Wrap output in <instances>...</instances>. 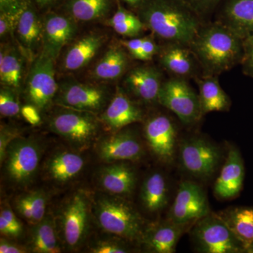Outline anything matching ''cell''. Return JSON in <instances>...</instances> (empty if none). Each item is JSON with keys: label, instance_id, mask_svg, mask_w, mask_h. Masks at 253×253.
Wrapping results in <instances>:
<instances>
[{"label": "cell", "instance_id": "5", "mask_svg": "<svg viewBox=\"0 0 253 253\" xmlns=\"http://www.w3.org/2000/svg\"><path fill=\"white\" fill-rule=\"evenodd\" d=\"M158 103L174 113L185 125L197 122L203 116L199 94L185 78L172 77L163 82Z\"/></svg>", "mask_w": 253, "mask_h": 253}, {"label": "cell", "instance_id": "25", "mask_svg": "<svg viewBox=\"0 0 253 253\" xmlns=\"http://www.w3.org/2000/svg\"><path fill=\"white\" fill-rule=\"evenodd\" d=\"M104 42V38L97 34L88 35L78 40L68 49L63 59L66 71H77L84 67L94 57Z\"/></svg>", "mask_w": 253, "mask_h": 253}, {"label": "cell", "instance_id": "31", "mask_svg": "<svg viewBox=\"0 0 253 253\" xmlns=\"http://www.w3.org/2000/svg\"><path fill=\"white\" fill-rule=\"evenodd\" d=\"M31 247L33 252L56 253L61 251L54 219L46 216L35 225L31 236Z\"/></svg>", "mask_w": 253, "mask_h": 253}, {"label": "cell", "instance_id": "14", "mask_svg": "<svg viewBox=\"0 0 253 253\" xmlns=\"http://www.w3.org/2000/svg\"><path fill=\"white\" fill-rule=\"evenodd\" d=\"M244 178L245 168L242 156L236 148H231L214 183V196L223 201L235 199L242 191Z\"/></svg>", "mask_w": 253, "mask_h": 253}, {"label": "cell", "instance_id": "34", "mask_svg": "<svg viewBox=\"0 0 253 253\" xmlns=\"http://www.w3.org/2000/svg\"><path fill=\"white\" fill-rule=\"evenodd\" d=\"M108 24L121 36L134 38L140 34L145 27L139 16L120 6Z\"/></svg>", "mask_w": 253, "mask_h": 253}, {"label": "cell", "instance_id": "20", "mask_svg": "<svg viewBox=\"0 0 253 253\" xmlns=\"http://www.w3.org/2000/svg\"><path fill=\"white\" fill-rule=\"evenodd\" d=\"M160 63L173 77L189 78L196 70L194 54L189 46L167 44L160 53Z\"/></svg>", "mask_w": 253, "mask_h": 253}, {"label": "cell", "instance_id": "27", "mask_svg": "<svg viewBox=\"0 0 253 253\" xmlns=\"http://www.w3.org/2000/svg\"><path fill=\"white\" fill-rule=\"evenodd\" d=\"M141 201L148 212L155 213L162 211L168 202V187L162 173L150 174L143 183Z\"/></svg>", "mask_w": 253, "mask_h": 253}, {"label": "cell", "instance_id": "39", "mask_svg": "<svg viewBox=\"0 0 253 253\" xmlns=\"http://www.w3.org/2000/svg\"><path fill=\"white\" fill-rule=\"evenodd\" d=\"M94 253H128V249L123 244L116 242H101L94 246L91 250Z\"/></svg>", "mask_w": 253, "mask_h": 253}, {"label": "cell", "instance_id": "50", "mask_svg": "<svg viewBox=\"0 0 253 253\" xmlns=\"http://www.w3.org/2000/svg\"><path fill=\"white\" fill-rule=\"evenodd\" d=\"M247 253H253V244L251 245L250 249L248 250Z\"/></svg>", "mask_w": 253, "mask_h": 253}, {"label": "cell", "instance_id": "47", "mask_svg": "<svg viewBox=\"0 0 253 253\" xmlns=\"http://www.w3.org/2000/svg\"><path fill=\"white\" fill-rule=\"evenodd\" d=\"M0 232L2 235L8 237H17L19 236L14 227L2 215H0Z\"/></svg>", "mask_w": 253, "mask_h": 253}, {"label": "cell", "instance_id": "6", "mask_svg": "<svg viewBox=\"0 0 253 253\" xmlns=\"http://www.w3.org/2000/svg\"><path fill=\"white\" fill-rule=\"evenodd\" d=\"M41 155V148L34 140L18 136L11 141L4 161L9 180L19 186L29 184L39 167Z\"/></svg>", "mask_w": 253, "mask_h": 253}, {"label": "cell", "instance_id": "38", "mask_svg": "<svg viewBox=\"0 0 253 253\" xmlns=\"http://www.w3.org/2000/svg\"><path fill=\"white\" fill-rule=\"evenodd\" d=\"M17 132L9 128L1 126L0 132V162L1 164L4 161L6 151L11 141L18 137Z\"/></svg>", "mask_w": 253, "mask_h": 253}, {"label": "cell", "instance_id": "23", "mask_svg": "<svg viewBox=\"0 0 253 253\" xmlns=\"http://www.w3.org/2000/svg\"><path fill=\"white\" fill-rule=\"evenodd\" d=\"M222 16V23L243 39L253 36V0H229Z\"/></svg>", "mask_w": 253, "mask_h": 253}, {"label": "cell", "instance_id": "12", "mask_svg": "<svg viewBox=\"0 0 253 253\" xmlns=\"http://www.w3.org/2000/svg\"><path fill=\"white\" fill-rule=\"evenodd\" d=\"M107 101V92L103 88L80 83L64 84L56 98L60 106L94 114L101 111Z\"/></svg>", "mask_w": 253, "mask_h": 253}, {"label": "cell", "instance_id": "13", "mask_svg": "<svg viewBox=\"0 0 253 253\" xmlns=\"http://www.w3.org/2000/svg\"><path fill=\"white\" fill-rule=\"evenodd\" d=\"M144 132L155 156L163 163L172 162L175 155L176 130L170 118L163 115L151 118L145 126Z\"/></svg>", "mask_w": 253, "mask_h": 253}, {"label": "cell", "instance_id": "10", "mask_svg": "<svg viewBox=\"0 0 253 253\" xmlns=\"http://www.w3.org/2000/svg\"><path fill=\"white\" fill-rule=\"evenodd\" d=\"M50 129L78 147H84L94 140L99 125L94 113L68 109L55 115Z\"/></svg>", "mask_w": 253, "mask_h": 253}, {"label": "cell", "instance_id": "8", "mask_svg": "<svg viewBox=\"0 0 253 253\" xmlns=\"http://www.w3.org/2000/svg\"><path fill=\"white\" fill-rule=\"evenodd\" d=\"M221 157L219 148L204 138L186 139L179 148L181 166L186 172L200 179H207L214 174Z\"/></svg>", "mask_w": 253, "mask_h": 253}, {"label": "cell", "instance_id": "21", "mask_svg": "<svg viewBox=\"0 0 253 253\" xmlns=\"http://www.w3.org/2000/svg\"><path fill=\"white\" fill-rule=\"evenodd\" d=\"M135 171L126 163H113L104 168L100 175V184L105 191L116 196H126L136 186Z\"/></svg>", "mask_w": 253, "mask_h": 253}, {"label": "cell", "instance_id": "18", "mask_svg": "<svg viewBox=\"0 0 253 253\" xmlns=\"http://www.w3.org/2000/svg\"><path fill=\"white\" fill-rule=\"evenodd\" d=\"M141 119V109L120 88L102 115L103 121L113 130H119Z\"/></svg>", "mask_w": 253, "mask_h": 253}, {"label": "cell", "instance_id": "44", "mask_svg": "<svg viewBox=\"0 0 253 253\" xmlns=\"http://www.w3.org/2000/svg\"><path fill=\"white\" fill-rule=\"evenodd\" d=\"M27 5L26 0H0L1 11L15 12L23 9Z\"/></svg>", "mask_w": 253, "mask_h": 253}, {"label": "cell", "instance_id": "4", "mask_svg": "<svg viewBox=\"0 0 253 253\" xmlns=\"http://www.w3.org/2000/svg\"><path fill=\"white\" fill-rule=\"evenodd\" d=\"M191 237L201 253H246L244 246L217 213L211 212L198 221L193 226Z\"/></svg>", "mask_w": 253, "mask_h": 253}, {"label": "cell", "instance_id": "16", "mask_svg": "<svg viewBox=\"0 0 253 253\" xmlns=\"http://www.w3.org/2000/svg\"><path fill=\"white\" fill-rule=\"evenodd\" d=\"M163 83L162 75L159 71L149 66L132 68L125 78V84L128 90L146 103L158 102Z\"/></svg>", "mask_w": 253, "mask_h": 253}, {"label": "cell", "instance_id": "40", "mask_svg": "<svg viewBox=\"0 0 253 253\" xmlns=\"http://www.w3.org/2000/svg\"><path fill=\"white\" fill-rule=\"evenodd\" d=\"M159 51V48L152 38H143L141 61H149Z\"/></svg>", "mask_w": 253, "mask_h": 253}, {"label": "cell", "instance_id": "26", "mask_svg": "<svg viewBox=\"0 0 253 253\" xmlns=\"http://www.w3.org/2000/svg\"><path fill=\"white\" fill-rule=\"evenodd\" d=\"M16 30L20 42L31 54L42 44L43 25L28 4L21 10Z\"/></svg>", "mask_w": 253, "mask_h": 253}, {"label": "cell", "instance_id": "49", "mask_svg": "<svg viewBox=\"0 0 253 253\" xmlns=\"http://www.w3.org/2000/svg\"><path fill=\"white\" fill-rule=\"evenodd\" d=\"M126 2H127L128 4L131 5H136L139 4V3L142 2L144 0H124Z\"/></svg>", "mask_w": 253, "mask_h": 253}, {"label": "cell", "instance_id": "15", "mask_svg": "<svg viewBox=\"0 0 253 253\" xmlns=\"http://www.w3.org/2000/svg\"><path fill=\"white\" fill-rule=\"evenodd\" d=\"M99 157L107 163L136 161L142 156L141 143L131 131H119L100 142Z\"/></svg>", "mask_w": 253, "mask_h": 253}, {"label": "cell", "instance_id": "28", "mask_svg": "<svg viewBox=\"0 0 253 253\" xmlns=\"http://www.w3.org/2000/svg\"><path fill=\"white\" fill-rule=\"evenodd\" d=\"M83 157L76 153L63 151L55 155L48 163L47 173L49 177L58 182L71 180L84 168Z\"/></svg>", "mask_w": 253, "mask_h": 253}, {"label": "cell", "instance_id": "9", "mask_svg": "<svg viewBox=\"0 0 253 253\" xmlns=\"http://www.w3.org/2000/svg\"><path fill=\"white\" fill-rule=\"evenodd\" d=\"M52 57L42 51L33 63L27 79L26 94L30 104L39 111L46 109L58 92Z\"/></svg>", "mask_w": 253, "mask_h": 253}, {"label": "cell", "instance_id": "37", "mask_svg": "<svg viewBox=\"0 0 253 253\" xmlns=\"http://www.w3.org/2000/svg\"><path fill=\"white\" fill-rule=\"evenodd\" d=\"M241 64L244 74L253 77V36L244 40V54Z\"/></svg>", "mask_w": 253, "mask_h": 253}, {"label": "cell", "instance_id": "17", "mask_svg": "<svg viewBox=\"0 0 253 253\" xmlns=\"http://www.w3.org/2000/svg\"><path fill=\"white\" fill-rule=\"evenodd\" d=\"M76 31V25L69 18L55 14L48 15L43 25L42 51L56 59Z\"/></svg>", "mask_w": 253, "mask_h": 253}, {"label": "cell", "instance_id": "43", "mask_svg": "<svg viewBox=\"0 0 253 253\" xmlns=\"http://www.w3.org/2000/svg\"><path fill=\"white\" fill-rule=\"evenodd\" d=\"M21 113L24 119L32 126H37L41 121L39 110L32 104L23 106L21 109Z\"/></svg>", "mask_w": 253, "mask_h": 253}, {"label": "cell", "instance_id": "2", "mask_svg": "<svg viewBox=\"0 0 253 253\" xmlns=\"http://www.w3.org/2000/svg\"><path fill=\"white\" fill-rule=\"evenodd\" d=\"M205 76H217L241 63L244 39L222 22L204 25L189 46Z\"/></svg>", "mask_w": 253, "mask_h": 253}, {"label": "cell", "instance_id": "11", "mask_svg": "<svg viewBox=\"0 0 253 253\" xmlns=\"http://www.w3.org/2000/svg\"><path fill=\"white\" fill-rule=\"evenodd\" d=\"M61 211V227L63 241L70 249H76L84 242L89 231V199L83 193H76L68 199Z\"/></svg>", "mask_w": 253, "mask_h": 253}, {"label": "cell", "instance_id": "36", "mask_svg": "<svg viewBox=\"0 0 253 253\" xmlns=\"http://www.w3.org/2000/svg\"><path fill=\"white\" fill-rule=\"evenodd\" d=\"M21 10L15 11V12L1 11V16H0V36L1 38H4L5 36L11 34L14 30L16 29Z\"/></svg>", "mask_w": 253, "mask_h": 253}, {"label": "cell", "instance_id": "41", "mask_svg": "<svg viewBox=\"0 0 253 253\" xmlns=\"http://www.w3.org/2000/svg\"><path fill=\"white\" fill-rule=\"evenodd\" d=\"M142 42L143 38H132L128 41H122L121 44L123 47L127 50L128 52L133 58L141 60Z\"/></svg>", "mask_w": 253, "mask_h": 253}, {"label": "cell", "instance_id": "30", "mask_svg": "<svg viewBox=\"0 0 253 253\" xmlns=\"http://www.w3.org/2000/svg\"><path fill=\"white\" fill-rule=\"evenodd\" d=\"M23 61L17 49L1 47L0 54V81L3 86L19 89L23 80Z\"/></svg>", "mask_w": 253, "mask_h": 253}, {"label": "cell", "instance_id": "7", "mask_svg": "<svg viewBox=\"0 0 253 253\" xmlns=\"http://www.w3.org/2000/svg\"><path fill=\"white\" fill-rule=\"evenodd\" d=\"M211 212L205 190L194 181L186 180L179 184L168 219L189 229Z\"/></svg>", "mask_w": 253, "mask_h": 253}, {"label": "cell", "instance_id": "3", "mask_svg": "<svg viewBox=\"0 0 253 253\" xmlns=\"http://www.w3.org/2000/svg\"><path fill=\"white\" fill-rule=\"evenodd\" d=\"M94 214L101 229L126 241H141L146 231L144 219L128 201L120 196L96 199Z\"/></svg>", "mask_w": 253, "mask_h": 253}, {"label": "cell", "instance_id": "32", "mask_svg": "<svg viewBox=\"0 0 253 253\" xmlns=\"http://www.w3.org/2000/svg\"><path fill=\"white\" fill-rule=\"evenodd\" d=\"M46 197L42 191L23 195L16 200V208L21 217L36 224L45 217Z\"/></svg>", "mask_w": 253, "mask_h": 253}, {"label": "cell", "instance_id": "1", "mask_svg": "<svg viewBox=\"0 0 253 253\" xmlns=\"http://www.w3.org/2000/svg\"><path fill=\"white\" fill-rule=\"evenodd\" d=\"M143 1L139 17L145 27L167 44L189 47L204 26L201 15L187 0Z\"/></svg>", "mask_w": 253, "mask_h": 253}, {"label": "cell", "instance_id": "33", "mask_svg": "<svg viewBox=\"0 0 253 253\" xmlns=\"http://www.w3.org/2000/svg\"><path fill=\"white\" fill-rule=\"evenodd\" d=\"M110 0H70L68 9L73 18L90 21L105 16L109 11Z\"/></svg>", "mask_w": 253, "mask_h": 253}, {"label": "cell", "instance_id": "35", "mask_svg": "<svg viewBox=\"0 0 253 253\" xmlns=\"http://www.w3.org/2000/svg\"><path fill=\"white\" fill-rule=\"evenodd\" d=\"M16 89L3 86L0 90V113L4 117H14L21 113Z\"/></svg>", "mask_w": 253, "mask_h": 253}, {"label": "cell", "instance_id": "46", "mask_svg": "<svg viewBox=\"0 0 253 253\" xmlns=\"http://www.w3.org/2000/svg\"><path fill=\"white\" fill-rule=\"evenodd\" d=\"M26 251L23 247L18 245L9 242V241L1 240L0 242V253H23Z\"/></svg>", "mask_w": 253, "mask_h": 253}, {"label": "cell", "instance_id": "45", "mask_svg": "<svg viewBox=\"0 0 253 253\" xmlns=\"http://www.w3.org/2000/svg\"><path fill=\"white\" fill-rule=\"evenodd\" d=\"M0 215H2L3 217L6 218V220L9 221L10 224L14 227L15 230L18 233V235H21L23 231L22 224H21V223L18 220V218L15 215L13 211H11V208L6 207L1 209Z\"/></svg>", "mask_w": 253, "mask_h": 253}, {"label": "cell", "instance_id": "48", "mask_svg": "<svg viewBox=\"0 0 253 253\" xmlns=\"http://www.w3.org/2000/svg\"><path fill=\"white\" fill-rule=\"evenodd\" d=\"M36 2L41 6H45L46 5L51 4L56 0H36Z\"/></svg>", "mask_w": 253, "mask_h": 253}, {"label": "cell", "instance_id": "29", "mask_svg": "<svg viewBox=\"0 0 253 253\" xmlns=\"http://www.w3.org/2000/svg\"><path fill=\"white\" fill-rule=\"evenodd\" d=\"M127 65V56L122 46H112L95 66L93 76L96 79L113 81L123 76Z\"/></svg>", "mask_w": 253, "mask_h": 253}, {"label": "cell", "instance_id": "19", "mask_svg": "<svg viewBox=\"0 0 253 253\" xmlns=\"http://www.w3.org/2000/svg\"><path fill=\"white\" fill-rule=\"evenodd\" d=\"M186 229L184 226L167 219L158 225L146 228L141 242L151 252L173 253Z\"/></svg>", "mask_w": 253, "mask_h": 253}, {"label": "cell", "instance_id": "24", "mask_svg": "<svg viewBox=\"0 0 253 253\" xmlns=\"http://www.w3.org/2000/svg\"><path fill=\"white\" fill-rule=\"evenodd\" d=\"M199 101L203 116L211 112L229 111L231 101L223 90L217 76H205L198 82Z\"/></svg>", "mask_w": 253, "mask_h": 253}, {"label": "cell", "instance_id": "42", "mask_svg": "<svg viewBox=\"0 0 253 253\" xmlns=\"http://www.w3.org/2000/svg\"><path fill=\"white\" fill-rule=\"evenodd\" d=\"M200 15L212 11L221 0H187Z\"/></svg>", "mask_w": 253, "mask_h": 253}, {"label": "cell", "instance_id": "22", "mask_svg": "<svg viewBox=\"0 0 253 253\" xmlns=\"http://www.w3.org/2000/svg\"><path fill=\"white\" fill-rule=\"evenodd\" d=\"M217 214L247 253L253 244V206L229 208L218 212Z\"/></svg>", "mask_w": 253, "mask_h": 253}]
</instances>
